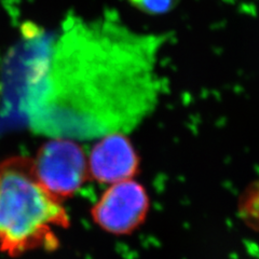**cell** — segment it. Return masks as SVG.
Instances as JSON below:
<instances>
[{
  "label": "cell",
  "instance_id": "cell-1",
  "mask_svg": "<svg viewBox=\"0 0 259 259\" xmlns=\"http://www.w3.org/2000/svg\"><path fill=\"white\" fill-rule=\"evenodd\" d=\"M168 38L134 30L113 13L90 21L68 16L30 70L31 131L74 141L133 131L159 104L158 62Z\"/></svg>",
  "mask_w": 259,
  "mask_h": 259
},
{
  "label": "cell",
  "instance_id": "cell-2",
  "mask_svg": "<svg viewBox=\"0 0 259 259\" xmlns=\"http://www.w3.org/2000/svg\"><path fill=\"white\" fill-rule=\"evenodd\" d=\"M71 225L63 202L38 181L32 158L0 160V253L19 258L61 246L59 230Z\"/></svg>",
  "mask_w": 259,
  "mask_h": 259
},
{
  "label": "cell",
  "instance_id": "cell-3",
  "mask_svg": "<svg viewBox=\"0 0 259 259\" xmlns=\"http://www.w3.org/2000/svg\"><path fill=\"white\" fill-rule=\"evenodd\" d=\"M32 167L44 187L62 202L75 197L90 180L85 151L70 139L53 137L42 144Z\"/></svg>",
  "mask_w": 259,
  "mask_h": 259
},
{
  "label": "cell",
  "instance_id": "cell-4",
  "mask_svg": "<svg viewBox=\"0 0 259 259\" xmlns=\"http://www.w3.org/2000/svg\"><path fill=\"white\" fill-rule=\"evenodd\" d=\"M149 210L145 187L134 180L109 185L93 206V223L112 236H128L144 224Z\"/></svg>",
  "mask_w": 259,
  "mask_h": 259
},
{
  "label": "cell",
  "instance_id": "cell-5",
  "mask_svg": "<svg viewBox=\"0 0 259 259\" xmlns=\"http://www.w3.org/2000/svg\"><path fill=\"white\" fill-rule=\"evenodd\" d=\"M140 156L124 133L100 137L88 156L90 180L111 185L133 180L140 169Z\"/></svg>",
  "mask_w": 259,
  "mask_h": 259
},
{
  "label": "cell",
  "instance_id": "cell-6",
  "mask_svg": "<svg viewBox=\"0 0 259 259\" xmlns=\"http://www.w3.org/2000/svg\"><path fill=\"white\" fill-rule=\"evenodd\" d=\"M181 0H128L136 9L147 14L159 15L172 11Z\"/></svg>",
  "mask_w": 259,
  "mask_h": 259
},
{
  "label": "cell",
  "instance_id": "cell-7",
  "mask_svg": "<svg viewBox=\"0 0 259 259\" xmlns=\"http://www.w3.org/2000/svg\"><path fill=\"white\" fill-rule=\"evenodd\" d=\"M242 210L253 225L259 226V185L247 192L243 200Z\"/></svg>",
  "mask_w": 259,
  "mask_h": 259
},
{
  "label": "cell",
  "instance_id": "cell-8",
  "mask_svg": "<svg viewBox=\"0 0 259 259\" xmlns=\"http://www.w3.org/2000/svg\"><path fill=\"white\" fill-rule=\"evenodd\" d=\"M38 30L39 28L35 26L34 24L25 23L23 25V35L26 38H35L38 35Z\"/></svg>",
  "mask_w": 259,
  "mask_h": 259
}]
</instances>
